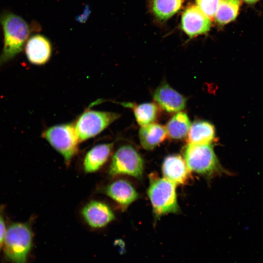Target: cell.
<instances>
[{
	"label": "cell",
	"mask_w": 263,
	"mask_h": 263,
	"mask_svg": "<svg viewBox=\"0 0 263 263\" xmlns=\"http://www.w3.org/2000/svg\"><path fill=\"white\" fill-rule=\"evenodd\" d=\"M4 36V44L0 55V68L13 59L21 51L29 37V26L20 16L11 12L0 14Z\"/></svg>",
	"instance_id": "obj_1"
},
{
	"label": "cell",
	"mask_w": 263,
	"mask_h": 263,
	"mask_svg": "<svg viewBox=\"0 0 263 263\" xmlns=\"http://www.w3.org/2000/svg\"><path fill=\"white\" fill-rule=\"evenodd\" d=\"M34 219L33 217L25 222H13L7 227L4 252L6 257L14 263H27L33 244Z\"/></svg>",
	"instance_id": "obj_2"
},
{
	"label": "cell",
	"mask_w": 263,
	"mask_h": 263,
	"mask_svg": "<svg viewBox=\"0 0 263 263\" xmlns=\"http://www.w3.org/2000/svg\"><path fill=\"white\" fill-rule=\"evenodd\" d=\"M183 153L190 171L207 178L231 174L221 164L211 144L188 143L184 148Z\"/></svg>",
	"instance_id": "obj_3"
},
{
	"label": "cell",
	"mask_w": 263,
	"mask_h": 263,
	"mask_svg": "<svg viewBox=\"0 0 263 263\" xmlns=\"http://www.w3.org/2000/svg\"><path fill=\"white\" fill-rule=\"evenodd\" d=\"M176 185L155 174L150 176L147 194L150 201L155 218L168 213L180 211L176 191Z\"/></svg>",
	"instance_id": "obj_4"
},
{
	"label": "cell",
	"mask_w": 263,
	"mask_h": 263,
	"mask_svg": "<svg viewBox=\"0 0 263 263\" xmlns=\"http://www.w3.org/2000/svg\"><path fill=\"white\" fill-rule=\"evenodd\" d=\"M106 168L107 175L110 178L128 175L141 179L144 171V161L133 147L124 144L113 150Z\"/></svg>",
	"instance_id": "obj_5"
},
{
	"label": "cell",
	"mask_w": 263,
	"mask_h": 263,
	"mask_svg": "<svg viewBox=\"0 0 263 263\" xmlns=\"http://www.w3.org/2000/svg\"><path fill=\"white\" fill-rule=\"evenodd\" d=\"M41 136L62 156L66 166H69L78 153L80 142L74 124L52 126L45 129Z\"/></svg>",
	"instance_id": "obj_6"
},
{
	"label": "cell",
	"mask_w": 263,
	"mask_h": 263,
	"mask_svg": "<svg viewBox=\"0 0 263 263\" xmlns=\"http://www.w3.org/2000/svg\"><path fill=\"white\" fill-rule=\"evenodd\" d=\"M119 113L87 109L74 124L80 142L93 138L108 127L120 117Z\"/></svg>",
	"instance_id": "obj_7"
},
{
	"label": "cell",
	"mask_w": 263,
	"mask_h": 263,
	"mask_svg": "<svg viewBox=\"0 0 263 263\" xmlns=\"http://www.w3.org/2000/svg\"><path fill=\"white\" fill-rule=\"evenodd\" d=\"M79 215L87 225L96 229L106 227L116 218L111 204L106 200L95 198L89 199L82 205Z\"/></svg>",
	"instance_id": "obj_8"
},
{
	"label": "cell",
	"mask_w": 263,
	"mask_h": 263,
	"mask_svg": "<svg viewBox=\"0 0 263 263\" xmlns=\"http://www.w3.org/2000/svg\"><path fill=\"white\" fill-rule=\"evenodd\" d=\"M97 191L110 198L122 210H125L139 196L129 181L119 177L112 178L109 182L100 185Z\"/></svg>",
	"instance_id": "obj_9"
},
{
	"label": "cell",
	"mask_w": 263,
	"mask_h": 263,
	"mask_svg": "<svg viewBox=\"0 0 263 263\" xmlns=\"http://www.w3.org/2000/svg\"><path fill=\"white\" fill-rule=\"evenodd\" d=\"M114 150L113 142L97 144L90 148L81 161L82 171L87 174L98 171L108 164Z\"/></svg>",
	"instance_id": "obj_10"
},
{
	"label": "cell",
	"mask_w": 263,
	"mask_h": 263,
	"mask_svg": "<svg viewBox=\"0 0 263 263\" xmlns=\"http://www.w3.org/2000/svg\"><path fill=\"white\" fill-rule=\"evenodd\" d=\"M210 27V19L197 5L188 6L182 14L181 27L190 38L206 34Z\"/></svg>",
	"instance_id": "obj_11"
},
{
	"label": "cell",
	"mask_w": 263,
	"mask_h": 263,
	"mask_svg": "<svg viewBox=\"0 0 263 263\" xmlns=\"http://www.w3.org/2000/svg\"><path fill=\"white\" fill-rule=\"evenodd\" d=\"M153 100L159 107L169 113H176L183 110L187 99L167 82L162 83L155 90Z\"/></svg>",
	"instance_id": "obj_12"
},
{
	"label": "cell",
	"mask_w": 263,
	"mask_h": 263,
	"mask_svg": "<svg viewBox=\"0 0 263 263\" xmlns=\"http://www.w3.org/2000/svg\"><path fill=\"white\" fill-rule=\"evenodd\" d=\"M25 52L28 60L35 65H43L50 60L52 47L46 37L37 34L31 36L27 40Z\"/></svg>",
	"instance_id": "obj_13"
},
{
	"label": "cell",
	"mask_w": 263,
	"mask_h": 263,
	"mask_svg": "<svg viewBox=\"0 0 263 263\" xmlns=\"http://www.w3.org/2000/svg\"><path fill=\"white\" fill-rule=\"evenodd\" d=\"M162 171L164 177L177 185L187 183L190 177V171L186 162L177 154L167 156L163 161Z\"/></svg>",
	"instance_id": "obj_14"
},
{
	"label": "cell",
	"mask_w": 263,
	"mask_h": 263,
	"mask_svg": "<svg viewBox=\"0 0 263 263\" xmlns=\"http://www.w3.org/2000/svg\"><path fill=\"white\" fill-rule=\"evenodd\" d=\"M187 137L188 144H212L216 138L215 129L208 121L196 120L191 124Z\"/></svg>",
	"instance_id": "obj_15"
},
{
	"label": "cell",
	"mask_w": 263,
	"mask_h": 263,
	"mask_svg": "<svg viewBox=\"0 0 263 263\" xmlns=\"http://www.w3.org/2000/svg\"><path fill=\"white\" fill-rule=\"evenodd\" d=\"M138 135L141 146L147 150L156 147L168 136L166 127L155 123L141 126Z\"/></svg>",
	"instance_id": "obj_16"
},
{
	"label": "cell",
	"mask_w": 263,
	"mask_h": 263,
	"mask_svg": "<svg viewBox=\"0 0 263 263\" xmlns=\"http://www.w3.org/2000/svg\"><path fill=\"white\" fill-rule=\"evenodd\" d=\"M121 104L132 109L136 121L141 126L154 123L158 117L159 109L156 103L148 102L136 104L123 102Z\"/></svg>",
	"instance_id": "obj_17"
},
{
	"label": "cell",
	"mask_w": 263,
	"mask_h": 263,
	"mask_svg": "<svg viewBox=\"0 0 263 263\" xmlns=\"http://www.w3.org/2000/svg\"><path fill=\"white\" fill-rule=\"evenodd\" d=\"M191 124L186 113L183 112L176 113L165 127L167 135L175 140L183 139L187 136Z\"/></svg>",
	"instance_id": "obj_18"
},
{
	"label": "cell",
	"mask_w": 263,
	"mask_h": 263,
	"mask_svg": "<svg viewBox=\"0 0 263 263\" xmlns=\"http://www.w3.org/2000/svg\"><path fill=\"white\" fill-rule=\"evenodd\" d=\"M241 4V0H220L215 17L216 21L224 25L234 20Z\"/></svg>",
	"instance_id": "obj_19"
},
{
	"label": "cell",
	"mask_w": 263,
	"mask_h": 263,
	"mask_svg": "<svg viewBox=\"0 0 263 263\" xmlns=\"http://www.w3.org/2000/svg\"><path fill=\"white\" fill-rule=\"evenodd\" d=\"M184 0H153L152 10L160 20H167L180 9Z\"/></svg>",
	"instance_id": "obj_20"
},
{
	"label": "cell",
	"mask_w": 263,
	"mask_h": 263,
	"mask_svg": "<svg viewBox=\"0 0 263 263\" xmlns=\"http://www.w3.org/2000/svg\"><path fill=\"white\" fill-rule=\"evenodd\" d=\"M220 0H196L197 6L210 19L213 20Z\"/></svg>",
	"instance_id": "obj_21"
},
{
	"label": "cell",
	"mask_w": 263,
	"mask_h": 263,
	"mask_svg": "<svg viewBox=\"0 0 263 263\" xmlns=\"http://www.w3.org/2000/svg\"><path fill=\"white\" fill-rule=\"evenodd\" d=\"M5 206H0V250L4 244L6 232V226L5 222Z\"/></svg>",
	"instance_id": "obj_22"
},
{
	"label": "cell",
	"mask_w": 263,
	"mask_h": 263,
	"mask_svg": "<svg viewBox=\"0 0 263 263\" xmlns=\"http://www.w3.org/2000/svg\"><path fill=\"white\" fill-rule=\"evenodd\" d=\"M244 2L248 4H254L257 2L259 0H243Z\"/></svg>",
	"instance_id": "obj_23"
}]
</instances>
